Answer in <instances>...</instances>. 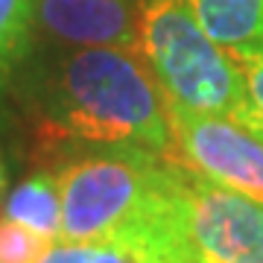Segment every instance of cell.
Instances as JSON below:
<instances>
[{
  "label": "cell",
  "instance_id": "7c38bea8",
  "mask_svg": "<svg viewBox=\"0 0 263 263\" xmlns=\"http://www.w3.org/2000/svg\"><path fill=\"white\" fill-rule=\"evenodd\" d=\"M38 263H97V243H67L56 240Z\"/></svg>",
  "mask_w": 263,
  "mask_h": 263
},
{
  "label": "cell",
  "instance_id": "5bb4252c",
  "mask_svg": "<svg viewBox=\"0 0 263 263\" xmlns=\"http://www.w3.org/2000/svg\"><path fill=\"white\" fill-rule=\"evenodd\" d=\"M3 193H6V164H3V155H0V202H3Z\"/></svg>",
  "mask_w": 263,
  "mask_h": 263
},
{
  "label": "cell",
  "instance_id": "8fae6325",
  "mask_svg": "<svg viewBox=\"0 0 263 263\" xmlns=\"http://www.w3.org/2000/svg\"><path fill=\"white\" fill-rule=\"evenodd\" d=\"M47 240L27 231L12 219H0V263H38L47 252Z\"/></svg>",
  "mask_w": 263,
  "mask_h": 263
},
{
  "label": "cell",
  "instance_id": "4fadbf2b",
  "mask_svg": "<svg viewBox=\"0 0 263 263\" xmlns=\"http://www.w3.org/2000/svg\"><path fill=\"white\" fill-rule=\"evenodd\" d=\"M97 263H146L138 252L120 243H97Z\"/></svg>",
  "mask_w": 263,
  "mask_h": 263
},
{
  "label": "cell",
  "instance_id": "5b68a950",
  "mask_svg": "<svg viewBox=\"0 0 263 263\" xmlns=\"http://www.w3.org/2000/svg\"><path fill=\"white\" fill-rule=\"evenodd\" d=\"M170 149L164 158L263 205V138L219 114L190 111L167 100Z\"/></svg>",
  "mask_w": 263,
  "mask_h": 263
},
{
  "label": "cell",
  "instance_id": "277c9868",
  "mask_svg": "<svg viewBox=\"0 0 263 263\" xmlns=\"http://www.w3.org/2000/svg\"><path fill=\"white\" fill-rule=\"evenodd\" d=\"M164 158L138 146H94L56 173L62 240L108 243L138 226L152 202Z\"/></svg>",
  "mask_w": 263,
  "mask_h": 263
},
{
  "label": "cell",
  "instance_id": "52a82bcc",
  "mask_svg": "<svg viewBox=\"0 0 263 263\" xmlns=\"http://www.w3.org/2000/svg\"><path fill=\"white\" fill-rule=\"evenodd\" d=\"M196 24L228 53L263 44V0H184Z\"/></svg>",
  "mask_w": 263,
  "mask_h": 263
},
{
  "label": "cell",
  "instance_id": "ba28073f",
  "mask_svg": "<svg viewBox=\"0 0 263 263\" xmlns=\"http://www.w3.org/2000/svg\"><path fill=\"white\" fill-rule=\"evenodd\" d=\"M3 216L47 243L62 240V193L53 173H32L9 193Z\"/></svg>",
  "mask_w": 263,
  "mask_h": 263
},
{
  "label": "cell",
  "instance_id": "8992f818",
  "mask_svg": "<svg viewBox=\"0 0 263 263\" xmlns=\"http://www.w3.org/2000/svg\"><path fill=\"white\" fill-rule=\"evenodd\" d=\"M141 0H35L32 24L41 35L73 47L138 50Z\"/></svg>",
  "mask_w": 263,
  "mask_h": 263
},
{
  "label": "cell",
  "instance_id": "9c48e42d",
  "mask_svg": "<svg viewBox=\"0 0 263 263\" xmlns=\"http://www.w3.org/2000/svg\"><path fill=\"white\" fill-rule=\"evenodd\" d=\"M35 0H0V82L9 76L32 32Z\"/></svg>",
  "mask_w": 263,
  "mask_h": 263
},
{
  "label": "cell",
  "instance_id": "3957f363",
  "mask_svg": "<svg viewBox=\"0 0 263 263\" xmlns=\"http://www.w3.org/2000/svg\"><path fill=\"white\" fill-rule=\"evenodd\" d=\"M138 53L170 103L246 123L237 62L196 24L184 0H141Z\"/></svg>",
  "mask_w": 263,
  "mask_h": 263
},
{
  "label": "cell",
  "instance_id": "30bf717a",
  "mask_svg": "<svg viewBox=\"0 0 263 263\" xmlns=\"http://www.w3.org/2000/svg\"><path fill=\"white\" fill-rule=\"evenodd\" d=\"M231 59L237 62L240 73H243L246 85V129H252L257 138H263V44L252 50H240L231 53Z\"/></svg>",
  "mask_w": 263,
  "mask_h": 263
},
{
  "label": "cell",
  "instance_id": "7a4b0ae2",
  "mask_svg": "<svg viewBox=\"0 0 263 263\" xmlns=\"http://www.w3.org/2000/svg\"><path fill=\"white\" fill-rule=\"evenodd\" d=\"M114 243L146 263H263V205L164 158L146 216Z\"/></svg>",
  "mask_w": 263,
  "mask_h": 263
},
{
  "label": "cell",
  "instance_id": "6da1fadb",
  "mask_svg": "<svg viewBox=\"0 0 263 263\" xmlns=\"http://www.w3.org/2000/svg\"><path fill=\"white\" fill-rule=\"evenodd\" d=\"M38 138L59 143L170 149L167 97L138 50L76 47L44 70L38 88Z\"/></svg>",
  "mask_w": 263,
  "mask_h": 263
}]
</instances>
